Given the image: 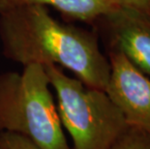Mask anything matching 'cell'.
<instances>
[{"label":"cell","instance_id":"obj_9","mask_svg":"<svg viewBox=\"0 0 150 149\" xmlns=\"http://www.w3.org/2000/svg\"><path fill=\"white\" fill-rule=\"evenodd\" d=\"M119 7L139 11L150 16V0H115Z\"/></svg>","mask_w":150,"mask_h":149},{"label":"cell","instance_id":"obj_2","mask_svg":"<svg viewBox=\"0 0 150 149\" xmlns=\"http://www.w3.org/2000/svg\"><path fill=\"white\" fill-rule=\"evenodd\" d=\"M0 132L23 136L43 149H71L43 65L0 74Z\"/></svg>","mask_w":150,"mask_h":149},{"label":"cell","instance_id":"obj_4","mask_svg":"<svg viewBox=\"0 0 150 149\" xmlns=\"http://www.w3.org/2000/svg\"><path fill=\"white\" fill-rule=\"evenodd\" d=\"M108 60L110 75L105 91L127 124L150 134V78L117 49H111Z\"/></svg>","mask_w":150,"mask_h":149},{"label":"cell","instance_id":"obj_7","mask_svg":"<svg viewBox=\"0 0 150 149\" xmlns=\"http://www.w3.org/2000/svg\"><path fill=\"white\" fill-rule=\"evenodd\" d=\"M110 149H150V134L129 126Z\"/></svg>","mask_w":150,"mask_h":149},{"label":"cell","instance_id":"obj_6","mask_svg":"<svg viewBox=\"0 0 150 149\" xmlns=\"http://www.w3.org/2000/svg\"><path fill=\"white\" fill-rule=\"evenodd\" d=\"M27 5L52 7L66 17L81 21L103 18L119 7L115 0H0V11Z\"/></svg>","mask_w":150,"mask_h":149},{"label":"cell","instance_id":"obj_1","mask_svg":"<svg viewBox=\"0 0 150 149\" xmlns=\"http://www.w3.org/2000/svg\"><path fill=\"white\" fill-rule=\"evenodd\" d=\"M3 54L22 66L56 65L89 87L106 90L110 63L93 33L52 17L47 7L21 6L0 11Z\"/></svg>","mask_w":150,"mask_h":149},{"label":"cell","instance_id":"obj_5","mask_svg":"<svg viewBox=\"0 0 150 149\" xmlns=\"http://www.w3.org/2000/svg\"><path fill=\"white\" fill-rule=\"evenodd\" d=\"M103 18L110 30L112 49L150 78V16L118 7Z\"/></svg>","mask_w":150,"mask_h":149},{"label":"cell","instance_id":"obj_3","mask_svg":"<svg viewBox=\"0 0 150 149\" xmlns=\"http://www.w3.org/2000/svg\"><path fill=\"white\" fill-rule=\"evenodd\" d=\"M44 67L60 122L72 139L71 149H110L129 125L107 92L69 77L56 65Z\"/></svg>","mask_w":150,"mask_h":149},{"label":"cell","instance_id":"obj_8","mask_svg":"<svg viewBox=\"0 0 150 149\" xmlns=\"http://www.w3.org/2000/svg\"><path fill=\"white\" fill-rule=\"evenodd\" d=\"M0 149H43L23 136L0 132Z\"/></svg>","mask_w":150,"mask_h":149}]
</instances>
